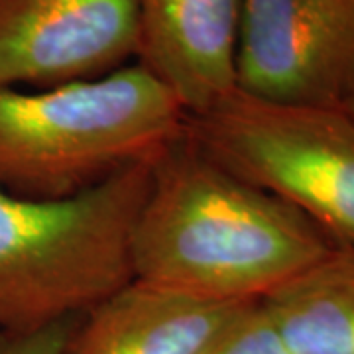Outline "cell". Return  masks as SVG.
<instances>
[{"mask_svg":"<svg viewBox=\"0 0 354 354\" xmlns=\"http://www.w3.org/2000/svg\"><path fill=\"white\" fill-rule=\"evenodd\" d=\"M333 248L301 211L230 174L183 134L153 160L130 254L136 281L205 301L250 304Z\"/></svg>","mask_w":354,"mask_h":354,"instance_id":"obj_1","label":"cell"},{"mask_svg":"<svg viewBox=\"0 0 354 354\" xmlns=\"http://www.w3.org/2000/svg\"><path fill=\"white\" fill-rule=\"evenodd\" d=\"M185 122L174 93L138 62L53 87H0V187L73 197L156 160Z\"/></svg>","mask_w":354,"mask_h":354,"instance_id":"obj_2","label":"cell"},{"mask_svg":"<svg viewBox=\"0 0 354 354\" xmlns=\"http://www.w3.org/2000/svg\"><path fill=\"white\" fill-rule=\"evenodd\" d=\"M152 162L65 199L0 187V329L34 330L87 313L134 281L132 230Z\"/></svg>","mask_w":354,"mask_h":354,"instance_id":"obj_3","label":"cell"},{"mask_svg":"<svg viewBox=\"0 0 354 354\" xmlns=\"http://www.w3.org/2000/svg\"><path fill=\"white\" fill-rule=\"evenodd\" d=\"M185 136L301 211L335 246L354 250V120L342 109L262 101L236 88L187 116Z\"/></svg>","mask_w":354,"mask_h":354,"instance_id":"obj_4","label":"cell"},{"mask_svg":"<svg viewBox=\"0 0 354 354\" xmlns=\"http://www.w3.org/2000/svg\"><path fill=\"white\" fill-rule=\"evenodd\" d=\"M236 88L341 109L354 91V0H242Z\"/></svg>","mask_w":354,"mask_h":354,"instance_id":"obj_5","label":"cell"},{"mask_svg":"<svg viewBox=\"0 0 354 354\" xmlns=\"http://www.w3.org/2000/svg\"><path fill=\"white\" fill-rule=\"evenodd\" d=\"M136 55V0H0V87L95 79Z\"/></svg>","mask_w":354,"mask_h":354,"instance_id":"obj_6","label":"cell"},{"mask_svg":"<svg viewBox=\"0 0 354 354\" xmlns=\"http://www.w3.org/2000/svg\"><path fill=\"white\" fill-rule=\"evenodd\" d=\"M242 0H136L138 55L187 116L236 91Z\"/></svg>","mask_w":354,"mask_h":354,"instance_id":"obj_7","label":"cell"},{"mask_svg":"<svg viewBox=\"0 0 354 354\" xmlns=\"http://www.w3.org/2000/svg\"><path fill=\"white\" fill-rule=\"evenodd\" d=\"M244 305L134 279L79 317L64 354H203Z\"/></svg>","mask_w":354,"mask_h":354,"instance_id":"obj_8","label":"cell"},{"mask_svg":"<svg viewBox=\"0 0 354 354\" xmlns=\"http://www.w3.org/2000/svg\"><path fill=\"white\" fill-rule=\"evenodd\" d=\"M262 304L290 354H354V250L335 246Z\"/></svg>","mask_w":354,"mask_h":354,"instance_id":"obj_9","label":"cell"},{"mask_svg":"<svg viewBox=\"0 0 354 354\" xmlns=\"http://www.w3.org/2000/svg\"><path fill=\"white\" fill-rule=\"evenodd\" d=\"M203 354H290L262 301L246 304Z\"/></svg>","mask_w":354,"mask_h":354,"instance_id":"obj_10","label":"cell"},{"mask_svg":"<svg viewBox=\"0 0 354 354\" xmlns=\"http://www.w3.org/2000/svg\"><path fill=\"white\" fill-rule=\"evenodd\" d=\"M79 317L34 330L0 329V354H64Z\"/></svg>","mask_w":354,"mask_h":354,"instance_id":"obj_11","label":"cell"},{"mask_svg":"<svg viewBox=\"0 0 354 354\" xmlns=\"http://www.w3.org/2000/svg\"><path fill=\"white\" fill-rule=\"evenodd\" d=\"M341 109H342V111H344V113L348 114V116H351V118H353V120H354V91H353V95H351V97H348V99H346V102H344V104H342Z\"/></svg>","mask_w":354,"mask_h":354,"instance_id":"obj_12","label":"cell"}]
</instances>
